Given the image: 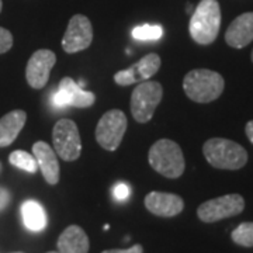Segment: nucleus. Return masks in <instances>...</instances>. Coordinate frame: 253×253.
Listing matches in <instances>:
<instances>
[{"label":"nucleus","instance_id":"2eb2a0df","mask_svg":"<svg viewBox=\"0 0 253 253\" xmlns=\"http://www.w3.org/2000/svg\"><path fill=\"white\" fill-rule=\"evenodd\" d=\"M33 155L36 158L37 165L44 179L49 184H56L59 181V172H61L56 152L46 142L38 141L33 145Z\"/></svg>","mask_w":253,"mask_h":253},{"label":"nucleus","instance_id":"7ed1b4c3","mask_svg":"<svg viewBox=\"0 0 253 253\" xmlns=\"http://www.w3.org/2000/svg\"><path fill=\"white\" fill-rule=\"evenodd\" d=\"M224 86V78L210 69H193L183 81L184 93L196 103H210L217 100L222 94Z\"/></svg>","mask_w":253,"mask_h":253},{"label":"nucleus","instance_id":"39448f33","mask_svg":"<svg viewBox=\"0 0 253 253\" xmlns=\"http://www.w3.org/2000/svg\"><path fill=\"white\" fill-rule=\"evenodd\" d=\"M163 97V87L159 82L145 81L138 83L131 96V113L135 121L144 124L152 120L158 104Z\"/></svg>","mask_w":253,"mask_h":253},{"label":"nucleus","instance_id":"9b49d317","mask_svg":"<svg viewBox=\"0 0 253 253\" xmlns=\"http://www.w3.org/2000/svg\"><path fill=\"white\" fill-rule=\"evenodd\" d=\"M161 56L158 54H148L141 58L128 69L120 71L114 75V82L118 86H131L135 83L148 81L161 69Z\"/></svg>","mask_w":253,"mask_h":253},{"label":"nucleus","instance_id":"412c9836","mask_svg":"<svg viewBox=\"0 0 253 253\" xmlns=\"http://www.w3.org/2000/svg\"><path fill=\"white\" fill-rule=\"evenodd\" d=\"M163 36V28L155 24H145L132 30V37L138 41H156Z\"/></svg>","mask_w":253,"mask_h":253},{"label":"nucleus","instance_id":"aec40b11","mask_svg":"<svg viewBox=\"0 0 253 253\" xmlns=\"http://www.w3.org/2000/svg\"><path fill=\"white\" fill-rule=\"evenodd\" d=\"M232 241L236 245H241L245 248L253 246V222H242L238 225L231 234Z\"/></svg>","mask_w":253,"mask_h":253},{"label":"nucleus","instance_id":"bb28decb","mask_svg":"<svg viewBox=\"0 0 253 253\" xmlns=\"http://www.w3.org/2000/svg\"><path fill=\"white\" fill-rule=\"evenodd\" d=\"M193 6H191V4H189V6H187V13H190V14H191V13H193Z\"/></svg>","mask_w":253,"mask_h":253},{"label":"nucleus","instance_id":"5701e85b","mask_svg":"<svg viewBox=\"0 0 253 253\" xmlns=\"http://www.w3.org/2000/svg\"><path fill=\"white\" fill-rule=\"evenodd\" d=\"M113 193H114V199L117 200V201H126L129 197L131 190H129V186L126 184V183H118L117 186L114 187V190H113Z\"/></svg>","mask_w":253,"mask_h":253},{"label":"nucleus","instance_id":"7c9ffc66","mask_svg":"<svg viewBox=\"0 0 253 253\" xmlns=\"http://www.w3.org/2000/svg\"><path fill=\"white\" fill-rule=\"evenodd\" d=\"M16 253H21V252H16Z\"/></svg>","mask_w":253,"mask_h":253},{"label":"nucleus","instance_id":"a878e982","mask_svg":"<svg viewBox=\"0 0 253 253\" xmlns=\"http://www.w3.org/2000/svg\"><path fill=\"white\" fill-rule=\"evenodd\" d=\"M245 132H246V136L249 138V141L253 144V120L246 124V126H245Z\"/></svg>","mask_w":253,"mask_h":253},{"label":"nucleus","instance_id":"20e7f679","mask_svg":"<svg viewBox=\"0 0 253 253\" xmlns=\"http://www.w3.org/2000/svg\"><path fill=\"white\" fill-rule=\"evenodd\" d=\"M148 161L154 170L168 179L180 177L186 168L183 151L179 144L166 138L152 145L148 154Z\"/></svg>","mask_w":253,"mask_h":253},{"label":"nucleus","instance_id":"423d86ee","mask_svg":"<svg viewBox=\"0 0 253 253\" xmlns=\"http://www.w3.org/2000/svg\"><path fill=\"white\" fill-rule=\"evenodd\" d=\"M128 121L121 110H110L104 113L96 126V141L106 151H116L126 131Z\"/></svg>","mask_w":253,"mask_h":253},{"label":"nucleus","instance_id":"cd10ccee","mask_svg":"<svg viewBox=\"0 0 253 253\" xmlns=\"http://www.w3.org/2000/svg\"><path fill=\"white\" fill-rule=\"evenodd\" d=\"M1 7H3V3H1V0H0V11H1Z\"/></svg>","mask_w":253,"mask_h":253},{"label":"nucleus","instance_id":"f8f14e48","mask_svg":"<svg viewBox=\"0 0 253 253\" xmlns=\"http://www.w3.org/2000/svg\"><path fill=\"white\" fill-rule=\"evenodd\" d=\"M56 62V55L49 49H38L28 59L26 68V79L33 89L45 87L51 69Z\"/></svg>","mask_w":253,"mask_h":253},{"label":"nucleus","instance_id":"f257e3e1","mask_svg":"<svg viewBox=\"0 0 253 253\" xmlns=\"http://www.w3.org/2000/svg\"><path fill=\"white\" fill-rule=\"evenodd\" d=\"M221 28V9L217 0H201L193 10L189 31L200 45L212 44Z\"/></svg>","mask_w":253,"mask_h":253},{"label":"nucleus","instance_id":"1a4fd4ad","mask_svg":"<svg viewBox=\"0 0 253 253\" xmlns=\"http://www.w3.org/2000/svg\"><path fill=\"white\" fill-rule=\"evenodd\" d=\"M93 41V27L89 18L83 14H75L65 31L62 48L68 54H75L89 48Z\"/></svg>","mask_w":253,"mask_h":253},{"label":"nucleus","instance_id":"f03ea898","mask_svg":"<svg viewBox=\"0 0 253 253\" xmlns=\"http://www.w3.org/2000/svg\"><path fill=\"white\" fill-rule=\"evenodd\" d=\"M207 162L224 170H238L248 162V152L244 146L226 138H211L203 146Z\"/></svg>","mask_w":253,"mask_h":253},{"label":"nucleus","instance_id":"f3484780","mask_svg":"<svg viewBox=\"0 0 253 253\" xmlns=\"http://www.w3.org/2000/svg\"><path fill=\"white\" fill-rule=\"evenodd\" d=\"M59 253H87L89 238L81 226L71 225L63 231L58 239Z\"/></svg>","mask_w":253,"mask_h":253},{"label":"nucleus","instance_id":"a211bd4d","mask_svg":"<svg viewBox=\"0 0 253 253\" xmlns=\"http://www.w3.org/2000/svg\"><path fill=\"white\" fill-rule=\"evenodd\" d=\"M21 215H23V222L27 229L33 232H40L42 231L46 225V215L44 208L41 207L40 203L34 200H27L21 206Z\"/></svg>","mask_w":253,"mask_h":253},{"label":"nucleus","instance_id":"9d476101","mask_svg":"<svg viewBox=\"0 0 253 253\" xmlns=\"http://www.w3.org/2000/svg\"><path fill=\"white\" fill-rule=\"evenodd\" d=\"M96 96L94 93L87 90H83L81 86L71 78H63L58 91L52 96V103L55 107H66V106H72L78 109H86L94 104Z\"/></svg>","mask_w":253,"mask_h":253},{"label":"nucleus","instance_id":"ddd939ff","mask_svg":"<svg viewBox=\"0 0 253 253\" xmlns=\"http://www.w3.org/2000/svg\"><path fill=\"white\" fill-rule=\"evenodd\" d=\"M145 207L158 217H176L184 208V201L177 194L152 191L145 197Z\"/></svg>","mask_w":253,"mask_h":253},{"label":"nucleus","instance_id":"dca6fc26","mask_svg":"<svg viewBox=\"0 0 253 253\" xmlns=\"http://www.w3.org/2000/svg\"><path fill=\"white\" fill-rule=\"evenodd\" d=\"M27 121V113L23 110H13L0 118V148L11 145Z\"/></svg>","mask_w":253,"mask_h":253},{"label":"nucleus","instance_id":"b1692460","mask_svg":"<svg viewBox=\"0 0 253 253\" xmlns=\"http://www.w3.org/2000/svg\"><path fill=\"white\" fill-rule=\"evenodd\" d=\"M144 252V249H142V246L141 245H134V246H131V248H128V249H110V251H104V252L101 253H142Z\"/></svg>","mask_w":253,"mask_h":253},{"label":"nucleus","instance_id":"6e6552de","mask_svg":"<svg viewBox=\"0 0 253 253\" xmlns=\"http://www.w3.org/2000/svg\"><path fill=\"white\" fill-rule=\"evenodd\" d=\"M244 210L245 200L241 194H225L203 203L197 210V215L203 222H217L239 215Z\"/></svg>","mask_w":253,"mask_h":253},{"label":"nucleus","instance_id":"6ab92c4d","mask_svg":"<svg viewBox=\"0 0 253 253\" xmlns=\"http://www.w3.org/2000/svg\"><path fill=\"white\" fill-rule=\"evenodd\" d=\"M9 162L13 166H16L18 169L28 173H36L37 169H38V165H37L34 155L28 154L26 151H14V152H11L9 156Z\"/></svg>","mask_w":253,"mask_h":253},{"label":"nucleus","instance_id":"0eeeda50","mask_svg":"<svg viewBox=\"0 0 253 253\" xmlns=\"http://www.w3.org/2000/svg\"><path fill=\"white\" fill-rule=\"evenodd\" d=\"M54 151L66 162L76 161L82 154V141L78 126L69 118H61L52 129Z\"/></svg>","mask_w":253,"mask_h":253},{"label":"nucleus","instance_id":"4468645a","mask_svg":"<svg viewBox=\"0 0 253 253\" xmlns=\"http://www.w3.org/2000/svg\"><path fill=\"white\" fill-rule=\"evenodd\" d=\"M226 44L242 49L253 41V11L244 13L229 24L225 33Z\"/></svg>","mask_w":253,"mask_h":253},{"label":"nucleus","instance_id":"393cba45","mask_svg":"<svg viewBox=\"0 0 253 253\" xmlns=\"http://www.w3.org/2000/svg\"><path fill=\"white\" fill-rule=\"evenodd\" d=\"M10 201V193L6 189L0 187V211L7 207Z\"/></svg>","mask_w":253,"mask_h":253},{"label":"nucleus","instance_id":"c85d7f7f","mask_svg":"<svg viewBox=\"0 0 253 253\" xmlns=\"http://www.w3.org/2000/svg\"><path fill=\"white\" fill-rule=\"evenodd\" d=\"M48 253H59V252H48Z\"/></svg>","mask_w":253,"mask_h":253},{"label":"nucleus","instance_id":"c756f323","mask_svg":"<svg viewBox=\"0 0 253 253\" xmlns=\"http://www.w3.org/2000/svg\"><path fill=\"white\" fill-rule=\"evenodd\" d=\"M252 61H253V51H252Z\"/></svg>","mask_w":253,"mask_h":253},{"label":"nucleus","instance_id":"4be33fe9","mask_svg":"<svg viewBox=\"0 0 253 253\" xmlns=\"http://www.w3.org/2000/svg\"><path fill=\"white\" fill-rule=\"evenodd\" d=\"M13 46V36L9 30L0 27V54L7 52Z\"/></svg>","mask_w":253,"mask_h":253}]
</instances>
